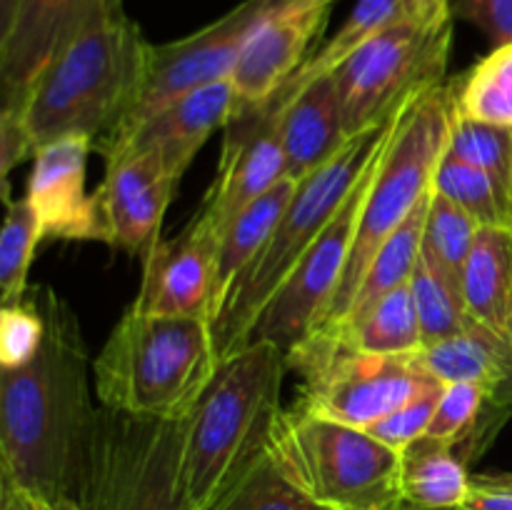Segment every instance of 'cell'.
<instances>
[{
  "label": "cell",
  "mask_w": 512,
  "mask_h": 510,
  "mask_svg": "<svg viewBox=\"0 0 512 510\" xmlns=\"http://www.w3.org/2000/svg\"><path fill=\"white\" fill-rule=\"evenodd\" d=\"M330 328H338L360 350L390 358H413L425 345L410 283Z\"/></svg>",
  "instance_id": "obj_25"
},
{
  "label": "cell",
  "mask_w": 512,
  "mask_h": 510,
  "mask_svg": "<svg viewBox=\"0 0 512 510\" xmlns=\"http://www.w3.org/2000/svg\"><path fill=\"white\" fill-rule=\"evenodd\" d=\"M480 225L465 213L463 208L440 195L433 188L430 198L428 220H425V243L423 248L443 265L445 270L463 280L465 263L470 258L475 240H478Z\"/></svg>",
  "instance_id": "obj_32"
},
{
  "label": "cell",
  "mask_w": 512,
  "mask_h": 510,
  "mask_svg": "<svg viewBox=\"0 0 512 510\" xmlns=\"http://www.w3.org/2000/svg\"><path fill=\"white\" fill-rule=\"evenodd\" d=\"M0 510H63L50 500L20 488V485L0 480Z\"/></svg>",
  "instance_id": "obj_40"
},
{
  "label": "cell",
  "mask_w": 512,
  "mask_h": 510,
  "mask_svg": "<svg viewBox=\"0 0 512 510\" xmlns=\"http://www.w3.org/2000/svg\"><path fill=\"white\" fill-rule=\"evenodd\" d=\"M410 100L400 105L393 115H388L383 123L353 135L330 163L295 185L293 198L280 215L273 235L248 273L243 275L238 288L233 290L218 323L213 325L220 360L230 358L250 343V335L265 305L283 288L305 250L313 245V240L338 213L340 205L348 200L370 163L383 153Z\"/></svg>",
  "instance_id": "obj_5"
},
{
  "label": "cell",
  "mask_w": 512,
  "mask_h": 510,
  "mask_svg": "<svg viewBox=\"0 0 512 510\" xmlns=\"http://www.w3.org/2000/svg\"><path fill=\"white\" fill-rule=\"evenodd\" d=\"M463 298L473 323L512 343V230L480 228L463 270Z\"/></svg>",
  "instance_id": "obj_21"
},
{
  "label": "cell",
  "mask_w": 512,
  "mask_h": 510,
  "mask_svg": "<svg viewBox=\"0 0 512 510\" xmlns=\"http://www.w3.org/2000/svg\"><path fill=\"white\" fill-rule=\"evenodd\" d=\"M335 0H295L270 8L245 40L230 83L235 108L263 105L303 68L310 48L323 33Z\"/></svg>",
  "instance_id": "obj_15"
},
{
  "label": "cell",
  "mask_w": 512,
  "mask_h": 510,
  "mask_svg": "<svg viewBox=\"0 0 512 510\" xmlns=\"http://www.w3.org/2000/svg\"><path fill=\"white\" fill-rule=\"evenodd\" d=\"M218 243L195 220L173 238H160L143 258V278L130 308L148 315L208 318L213 323Z\"/></svg>",
  "instance_id": "obj_16"
},
{
  "label": "cell",
  "mask_w": 512,
  "mask_h": 510,
  "mask_svg": "<svg viewBox=\"0 0 512 510\" xmlns=\"http://www.w3.org/2000/svg\"><path fill=\"white\" fill-rule=\"evenodd\" d=\"M210 510H320L300 495L265 455L240 480H235Z\"/></svg>",
  "instance_id": "obj_33"
},
{
  "label": "cell",
  "mask_w": 512,
  "mask_h": 510,
  "mask_svg": "<svg viewBox=\"0 0 512 510\" xmlns=\"http://www.w3.org/2000/svg\"><path fill=\"white\" fill-rule=\"evenodd\" d=\"M45 238L38 213L28 198L8 200L0 230V298L3 305L18 303L28 295L30 265L38 243Z\"/></svg>",
  "instance_id": "obj_30"
},
{
  "label": "cell",
  "mask_w": 512,
  "mask_h": 510,
  "mask_svg": "<svg viewBox=\"0 0 512 510\" xmlns=\"http://www.w3.org/2000/svg\"><path fill=\"white\" fill-rule=\"evenodd\" d=\"M15 8H18V0H0V35L8 30L10 20H13Z\"/></svg>",
  "instance_id": "obj_41"
},
{
  "label": "cell",
  "mask_w": 512,
  "mask_h": 510,
  "mask_svg": "<svg viewBox=\"0 0 512 510\" xmlns=\"http://www.w3.org/2000/svg\"><path fill=\"white\" fill-rule=\"evenodd\" d=\"M430 198H433V190L420 200L418 208H415L413 213L388 235V240H385L383 245H380L375 258L370 260V265L365 268L363 280H360L358 285V293H355L353 305H350L345 318L370 308V305L378 303L383 295H388L390 290H398L410 283V278H413L415 273V265H418L420 260V253H423L425 220H428ZM343 320H340V323H343Z\"/></svg>",
  "instance_id": "obj_26"
},
{
  "label": "cell",
  "mask_w": 512,
  "mask_h": 510,
  "mask_svg": "<svg viewBox=\"0 0 512 510\" xmlns=\"http://www.w3.org/2000/svg\"><path fill=\"white\" fill-rule=\"evenodd\" d=\"M220 368L208 318L128 308L93 360L95 398L130 418L183 423Z\"/></svg>",
  "instance_id": "obj_4"
},
{
  "label": "cell",
  "mask_w": 512,
  "mask_h": 510,
  "mask_svg": "<svg viewBox=\"0 0 512 510\" xmlns=\"http://www.w3.org/2000/svg\"><path fill=\"white\" fill-rule=\"evenodd\" d=\"M268 8H280V5H288V3H295V0H263Z\"/></svg>",
  "instance_id": "obj_42"
},
{
  "label": "cell",
  "mask_w": 512,
  "mask_h": 510,
  "mask_svg": "<svg viewBox=\"0 0 512 510\" xmlns=\"http://www.w3.org/2000/svg\"><path fill=\"white\" fill-rule=\"evenodd\" d=\"M178 183L180 180L148 153H125L105 160V180L95 190L105 243L135 258H145L158 245L163 218Z\"/></svg>",
  "instance_id": "obj_17"
},
{
  "label": "cell",
  "mask_w": 512,
  "mask_h": 510,
  "mask_svg": "<svg viewBox=\"0 0 512 510\" xmlns=\"http://www.w3.org/2000/svg\"><path fill=\"white\" fill-rule=\"evenodd\" d=\"M295 180L285 178L273 190L255 200L253 205L243 210L238 218L230 220L223 230L218 243V270H215V298H213V325L218 323L220 313L228 305L230 295L238 288L243 275L265 248V243L273 235L280 215L288 208L290 198L295 193Z\"/></svg>",
  "instance_id": "obj_23"
},
{
  "label": "cell",
  "mask_w": 512,
  "mask_h": 510,
  "mask_svg": "<svg viewBox=\"0 0 512 510\" xmlns=\"http://www.w3.org/2000/svg\"><path fill=\"white\" fill-rule=\"evenodd\" d=\"M488 400V390L475 383H445L428 435L460 450L473 440Z\"/></svg>",
  "instance_id": "obj_34"
},
{
  "label": "cell",
  "mask_w": 512,
  "mask_h": 510,
  "mask_svg": "<svg viewBox=\"0 0 512 510\" xmlns=\"http://www.w3.org/2000/svg\"><path fill=\"white\" fill-rule=\"evenodd\" d=\"M403 18V3L400 0H358L353 8V13L348 15V20L343 23V28L323 45V48L315 50L308 60L303 63V68L268 100L263 103V108H268L270 113H278L300 88H305L313 80L325 78V75H333L345 60L353 53H358L368 40H373L375 35L383 33L388 25H393L395 20Z\"/></svg>",
  "instance_id": "obj_24"
},
{
  "label": "cell",
  "mask_w": 512,
  "mask_h": 510,
  "mask_svg": "<svg viewBox=\"0 0 512 510\" xmlns=\"http://www.w3.org/2000/svg\"><path fill=\"white\" fill-rule=\"evenodd\" d=\"M288 368L300 378L293 405L365 430L428 385L413 358L360 350L338 328H315L288 350Z\"/></svg>",
  "instance_id": "obj_9"
},
{
  "label": "cell",
  "mask_w": 512,
  "mask_h": 510,
  "mask_svg": "<svg viewBox=\"0 0 512 510\" xmlns=\"http://www.w3.org/2000/svg\"><path fill=\"white\" fill-rule=\"evenodd\" d=\"M123 10V0H18L0 35V123L18 118L38 75L90 28Z\"/></svg>",
  "instance_id": "obj_13"
},
{
  "label": "cell",
  "mask_w": 512,
  "mask_h": 510,
  "mask_svg": "<svg viewBox=\"0 0 512 510\" xmlns=\"http://www.w3.org/2000/svg\"><path fill=\"white\" fill-rule=\"evenodd\" d=\"M455 115L458 108H455L453 78L423 90L410 100L380 158L348 268L318 328H330L348 315L365 268L375 258L380 245L433 190L438 165L450 145Z\"/></svg>",
  "instance_id": "obj_7"
},
{
  "label": "cell",
  "mask_w": 512,
  "mask_h": 510,
  "mask_svg": "<svg viewBox=\"0 0 512 510\" xmlns=\"http://www.w3.org/2000/svg\"><path fill=\"white\" fill-rule=\"evenodd\" d=\"M450 13L478 28L493 48L512 43V0H450Z\"/></svg>",
  "instance_id": "obj_37"
},
{
  "label": "cell",
  "mask_w": 512,
  "mask_h": 510,
  "mask_svg": "<svg viewBox=\"0 0 512 510\" xmlns=\"http://www.w3.org/2000/svg\"><path fill=\"white\" fill-rule=\"evenodd\" d=\"M440 393H443V383H433L415 393L413 398L405 400L395 410H390L385 418L375 420L373 425L365 428V433L373 435L383 445H388L395 453H403L410 443L428 435L430 423H433L435 408H438Z\"/></svg>",
  "instance_id": "obj_36"
},
{
  "label": "cell",
  "mask_w": 512,
  "mask_h": 510,
  "mask_svg": "<svg viewBox=\"0 0 512 510\" xmlns=\"http://www.w3.org/2000/svg\"><path fill=\"white\" fill-rule=\"evenodd\" d=\"M268 458L320 510H405L400 453L353 425L290 405L270 435Z\"/></svg>",
  "instance_id": "obj_6"
},
{
  "label": "cell",
  "mask_w": 512,
  "mask_h": 510,
  "mask_svg": "<svg viewBox=\"0 0 512 510\" xmlns=\"http://www.w3.org/2000/svg\"><path fill=\"white\" fill-rule=\"evenodd\" d=\"M218 175L193 220L220 240L230 220L285 180L278 115L263 105L235 108L225 125Z\"/></svg>",
  "instance_id": "obj_14"
},
{
  "label": "cell",
  "mask_w": 512,
  "mask_h": 510,
  "mask_svg": "<svg viewBox=\"0 0 512 510\" xmlns=\"http://www.w3.org/2000/svg\"><path fill=\"white\" fill-rule=\"evenodd\" d=\"M410 293L418 308L425 345L448 338L470 323L463 298V280L445 270L425 248L410 278Z\"/></svg>",
  "instance_id": "obj_28"
},
{
  "label": "cell",
  "mask_w": 512,
  "mask_h": 510,
  "mask_svg": "<svg viewBox=\"0 0 512 510\" xmlns=\"http://www.w3.org/2000/svg\"><path fill=\"white\" fill-rule=\"evenodd\" d=\"M288 373V353L263 338L220 360L215 378L183 420V483L190 508H213L235 480L268 455Z\"/></svg>",
  "instance_id": "obj_3"
},
{
  "label": "cell",
  "mask_w": 512,
  "mask_h": 510,
  "mask_svg": "<svg viewBox=\"0 0 512 510\" xmlns=\"http://www.w3.org/2000/svg\"><path fill=\"white\" fill-rule=\"evenodd\" d=\"M470 470L458 448L423 435L400 453V495L405 510H463Z\"/></svg>",
  "instance_id": "obj_22"
},
{
  "label": "cell",
  "mask_w": 512,
  "mask_h": 510,
  "mask_svg": "<svg viewBox=\"0 0 512 510\" xmlns=\"http://www.w3.org/2000/svg\"><path fill=\"white\" fill-rule=\"evenodd\" d=\"M93 148V140L68 135L35 150L25 198L38 213L45 238L105 243L98 198L85 190V170Z\"/></svg>",
  "instance_id": "obj_18"
},
{
  "label": "cell",
  "mask_w": 512,
  "mask_h": 510,
  "mask_svg": "<svg viewBox=\"0 0 512 510\" xmlns=\"http://www.w3.org/2000/svg\"><path fill=\"white\" fill-rule=\"evenodd\" d=\"M448 150L490 175L512 198V128L455 115Z\"/></svg>",
  "instance_id": "obj_31"
},
{
  "label": "cell",
  "mask_w": 512,
  "mask_h": 510,
  "mask_svg": "<svg viewBox=\"0 0 512 510\" xmlns=\"http://www.w3.org/2000/svg\"><path fill=\"white\" fill-rule=\"evenodd\" d=\"M453 23L423 28L398 18L333 73L348 138L370 130L423 90L445 83Z\"/></svg>",
  "instance_id": "obj_10"
},
{
  "label": "cell",
  "mask_w": 512,
  "mask_h": 510,
  "mask_svg": "<svg viewBox=\"0 0 512 510\" xmlns=\"http://www.w3.org/2000/svg\"><path fill=\"white\" fill-rule=\"evenodd\" d=\"M45 338L20 368H0V480L70 510L98 410L90 398L88 348L78 315L48 285L33 288Z\"/></svg>",
  "instance_id": "obj_1"
},
{
  "label": "cell",
  "mask_w": 512,
  "mask_h": 510,
  "mask_svg": "<svg viewBox=\"0 0 512 510\" xmlns=\"http://www.w3.org/2000/svg\"><path fill=\"white\" fill-rule=\"evenodd\" d=\"M403 15L423 28H443L453 23L450 0H400Z\"/></svg>",
  "instance_id": "obj_39"
},
{
  "label": "cell",
  "mask_w": 512,
  "mask_h": 510,
  "mask_svg": "<svg viewBox=\"0 0 512 510\" xmlns=\"http://www.w3.org/2000/svg\"><path fill=\"white\" fill-rule=\"evenodd\" d=\"M278 133L285 155V178L295 183L313 175L345 148L350 138L343 130L333 75L308 83L280 108Z\"/></svg>",
  "instance_id": "obj_20"
},
{
  "label": "cell",
  "mask_w": 512,
  "mask_h": 510,
  "mask_svg": "<svg viewBox=\"0 0 512 510\" xmlns=\"http://www.w3.org/2000/svg\"><path fill=\"white\" fill-rule=\"evenodd\" d=\"M45 338V313L35 290L0 308V368H20Z\"/></svg>",
  "instance_id": "obj_35"
},
{
  "label": "cell",
  "mask_w": 512,
  "mask_h": 510,
  "mask_svg": "<svg viewBox=\"0 0 512 510\" xmlns=\"http://www.w3.org/2000/svg\"><path fill=\"white\" fill-rule=\"evenodd\" d=\"M148 40L125 10L95 20L30 88L18 118L0 123V175L33 158L35 150L68 135L95 148L113 135L135 105L150 53Z\"/></svg>",
  "instance_id": "obj_2"
},
{
  "label": "cell",
  "mask_w": 512,
  "mask_h": 510,
  "mask_svg": "<svg viewBox=\"0 0 512 510\" xmlns=\"http://www.w3.org/2000/svg\"><path fill=\"white\" fill-rule=\"evenodd\" d=\"M463 510H512V470L475 473Z\"/></svg>",
  "instance_id": "obj_38"
},
{
  "label": "cell",
  "mask_w": 512,
  "mask_h": 510,
  "mask_svg": "<svg viewBox=\"0 0 512 510\" xmlns=\"http://www.w3.org/2000/svg\"><path fill=\"white\" fill-rule=\"evenodd\" d=\"M235 90L228 80L195 90L175 100L168 108L155 113L128 135L100 145L105 160L120 158L125 153H148L180 180L193 163L195 153L208 143L215 130L225 128L233 118Z\"/></svg>",
  "instance_id": "obj_19"
},
{
  "label": "cell",
  "mask_w": 512,
  "mask_h": 510,
  "mask_svg": "<svg viewBox=\"0 0 512 510\" xmlns=\"http://www.w3.org/2000/svg\"><path fill=\"white\" fill-rule=\"evenodd\" d=\"M383 153L370 163V168L358 180L348 200L340 205V210L325 225L323 233L305 250L300 263L295 265L290 278L283 283V288L265 305L250 340H270V343L280 345L288 353L295 343H300L305 335L318 328L325 310H328L335 293H338L345 268H348L360 218H363L365 200H368L370 185H373L375 173H378Z\"/></svg>",
  "instance_id": "obj_11"
},
{
  "label": "cell",
  "mask_w": 512,
  "mask_h": 510,
  "mask_svg": "<svg viewBox=\"0 0 512 510\" xmlns=\"http://www.w3.org/2000/svg\"><path fill=\"white\" fill-rule=\"evenodd\" d=\"M433 188L463 208L480 228L512 230V198L490 175L445 150Z\"/></svg>",
  "instance_id": "obj_29"
},
{
  "label": "cell",
  "mask_w": 512,
  "mask_h": 510,
  "mask_svg": "<svg viewBox=\"0 0 512 510\" xmlns=\"http://www.w3.org/2000/svg\"><path fill=\"white\" fill-rule=\"evenodd\" d=\"M70 510H193L183 483V423L100 405Z\"/></svg>",
  "instance_id": "obj_8"
},
{
  "label": "cell",
  "mask_w": 512,
  "mask_h": 510,
  "mask_svg": "<svg viewBox=\"0 0 512 510\" xmlns=\"http://www.w3.org/2000/svg\"><path fill=\"white\" fill-rule=\"evenodd\" d=\"M453 83L458 115L512 128V43L490 50Z\"/></svg>",
  "instance_id": "obj_27"
},
{
  "label": "cell",
  "mask_w": 512,
  "mask_h": 510,
  "mask_svg": "<svg viewBox=\"0 0 512 510\" xmlns=\"http://www.w3.org/2000/svg\"><path fill=\"white\" fill-rule=\"evenodd\" d=\"M268 10L263 0H245L215 23L200 28L198 33L163 45H150L145 78L135 105L123 123L113 130V135L100 145L123 138L175 100L218 80H228L245 40L268 15Z\"/></svg>",
  "instance_id": "obj_12"
}]
</instances>
